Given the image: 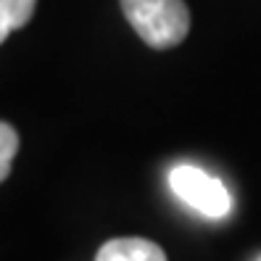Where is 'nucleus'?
Returning <instances> with one entry per match:
<instances>
[{"mask_svg": "<svg viewBox=\"0 0 261 261\" xmlns=\"http://www.w3.org/2000/svg\"><path fill=\"white\" fill-rule=\"evenodd\" d=\"M127 21L150 48H174L190 32L185 0H121Z\"/></svg>", "mask_w": 261, "mask_h": 261, "instance_id": "obj_1", "label": "nucleus"}, {"mask_svg": "<svg viewBox=\"0 0 261 261\" xmlns=\"http://www.w3.org/2000/svg\"><path fill=\"white\" fill-rule=\"evenodd\" d=\"M95 261H166L164 251L145 238H114L100 251Z\"/></svg>", "mask_w": 261, "mask_h": 261, "instance_id": "obj_3", "label": "nucleus"}, {"mask_svg": "<svg viewBox=\"0 0 261 261\" xmlns=\"http://www.w3.org/2000/svg\"><path fill=\"white\" fill-rule=\"evenodd\" d=\"M37 0H0V45L13 32L21 29L35 13Z\"/></svg>", "mask_w": 261, "mask_h": 261, "instance_id": "obj_4", "label": "nucleus"}, {"mask_svg": "<svg viewBox=\"0 0 261 261\" xmlns=\"http://www.w3.org/2000/svg\"><path fill=\"white\" fill-rule=\"evenodd\" d=\"M169 188L182 203H188L208 219H224L232 211V195L224 182L206 174L193 164H179L169 172Z\"/></svg>", "mask_w": 261, "mask_h": 261, "instance_id": "obj_2", "label": "nucleus"}, {"mask_svg": "<svg viewBox=\"0 0 261 261\" xmlns=\"http://www.w3.org/2000/svg\"><path fill=\"white\" fill-rule=\"evenodd\" d=\"M19 150V135L11 124L0 121V182H3L8 174H11V164H13V156Z\"/></svg>", "mask_w": 261, "mask_h": 261, "instance_id": "obj_5", "label": "nucleus"}]
</instances>
